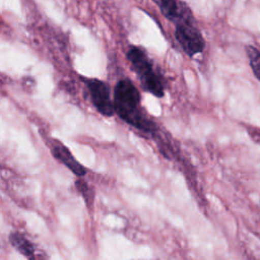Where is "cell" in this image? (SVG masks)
Segmentation results:
<instances>
[{"label": "cell", "instance_id": "3", "mask_svg": "<svg viewBox=\"0 0 260 260\" xmlns=\"http://www.w3.org/2000/svg\"><path fill=\"white\" fill-rule=\"evenodd\" d=\"M82 79L86 85L90 102L94 109L104 117H112L115 114V108L108 83L92 77H82Z\"/></svg>", "mask_w": 260, "mask_h": 260}, {"label": "cell", "instance_id": "9", "mask_svg": "<svg viewBox=\"0 0 260 260\" xmlns=\"http://www.w3.org/2000/svg\"><path fill=\"white\" fill-rule=\"evenodd\" d=\"M82 178L83 177H79V179H77L75 181V186H76L77 191L81 194L85 203L87 205H91L93 202V193L90 191L88 184Z\"/></svg>", "mask_w": 260, "mask_h": 260}, {"label": "cell", "instance_id": "8", "mask_svg": "<svg viewBox=\"0 0 260 260\" xmlns=\"http://www.w3.org/2000/svg\"><path fill=\"white\" fill-rule=\"evenodd\" d=\"M246 52L250 67L253 70L255 77L260 81V51L253 46H248L246 48Z\"/></svg>", "mask_w": 260, "mask_h": 260}, {"label": "cell", "instance_id": "7", "mask_svg": "<svg viewBox=\"0 0 260 260\" xmlns=\"http://www.w3.org/2000/svg\"><path fill=\"white\" fill-rule=\"evenodd\" d=\"M9 242L11 246L24 257L31 259L36 255V248L34 244L21 233L12 232L9 235Z\"/></svg>", "mask_w": 260, "mask_h": 260}, {"label": "cell", "instance_id": "1", "mask_svg": "<svg viewBox=\"0 0 260 260\" xmlns=\"http://www.w3.org/2000/svg\"><path fill=\"white\" fill-rule=\"evenodd\" d=\"M115 113L133 128L145 132L156 131L155 123L141 107V95L137 86L129 78H121L114 87Z\"/></svg>", "mask_w": 260, "mask_h": 260}, {"label": "cell", "instance_id": "6", "mask_svg": "<svg viewBox=\"0 0 260 260\" xmlns=\"http://www.w3.org/2000/svg\"><path fill=\"white\" fill-rule=\"evenodd\" d=\"M162 15L175 24L194 20L189 7L179 0H152Z\"/></svg>", "mask_w": 260, "mask_h": 260}, {"label": "cell", "instance_id": "2", "mask_svg": "<svg viewBox=\"0 0 260 260\" xmlns=\"http://www.w3.org/2000/svg\"><path fill=\"white\" fill-rule=\"evenodd\" d=\"M132 70L136 73L143 90L160 99L165 95V79L154 68L147 53L137 46H131L126 54Z\"/></svg>", "mask_w": 260, "mask_h": 260}, {"label": "cell", "instance_id": "4", "mask_svg": "<svg viewBox=\"0 0 260 260\" xmlns=\"http://www.w3.org/2000/svg\"><path fill=\"white\" fill-rule=\"evenodd\" d=\"M175 38L189 57H193L204 50V39L200 30L195 26L194 20L176 24Z\"/></svg>", "mask_w": 260, "mask_h": 260}, {"label": "cell", "instance_id": "5", "mask_svg": "<svg viewBox=\"0 0 260 260\" xmlns=\"http://www.w3.org/2000/svg\"><path fill=\"white\" fill-rule=\"evenodd\" d=\"M49 145L52 155L61 164H63L68 170H70L75 176L79 178L84 177L87 174L86 168L79 164V161L72 155L68 147L62 142L56 139H51Z\"/></svg>", "mask_w": 260, "mask_h": 260}]
</instances>
